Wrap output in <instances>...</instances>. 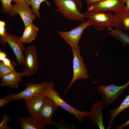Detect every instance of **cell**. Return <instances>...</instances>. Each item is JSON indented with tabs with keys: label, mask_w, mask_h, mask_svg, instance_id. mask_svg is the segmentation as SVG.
<instances>
[{
	"label": "cell",
	"mask_w": 129,
	"mask_h": 129,
	"mask_svg": "<svg viewBox=\"0 0 129 129\" xmlns=\"http://www.w3.org/2000/svg\"><path fill=\"white\" fill-rule=\"evenodd\" d=\"M6 32L5 26L0 27V37H4L5 35Z\"/></svg>",
	"instance_id": "obj_29"
},
{
	"label": "cell",
	"mask_w": 129,
	"mask_h": 129,
	"mask_svg": "<svg viewBox=\"0 0 129 129\" xmlns=\"http://www.w3.org/2000/svg\"><path fill=\"white\" fill-rule=\"evenodd\" d=\"M25 76L23 72H18L15 70L3 76L1 79L0 86H6L12 89L19 87V83L22 81V77Z\"/></svg>",
	"instance_id": "obj_16"
},
{
	"label": "cell",
	"mask_w": 129,
	"mask_h": 129,
	"mask_svg": "<svg viewBox=\"0 0 129 129\" xmlns=\"http://www.w3.org/2000/svg\"><path fill=\"white\" fill-rule=\"evenodd\" d=\"M124 0H102L92 5H88L87 11L105 12L107 11L114 12L125 8Z\"/></svg>",
	"instance_id": "obj_9"
},
{
	"label": "cell",
	"mask_w": 129,
	"mask_h": 129,
	"mask_svg": "<svg viewBox=\"0 0 129 129\" xmlns=\"http://www.w3.org/2000/svg\"><path fill=\"white\" fill-rule=\"evenodd\" d=\"M47 98V97L41 93L30 98L25 100L26 110L30 114H36Z\"/></svg>",
	"instance_id": "obj_15"
},
{
	"label": "cell",
	"mask_w": 129,
	"mask_h": 129,
	"mask_svg": "<svg viewBox=\"0 0 129 129\" xmlns=\"http://www.w3.org/2000/svg\"><path fill=\"white\" fill-rule=\"evenodd\" d=\"M10 120L8 115L7 113L5 114L4 115L2 120L0 124V129H12V128L7 125V123Z\"/></svg>",
	"instance_id": "obj_25"
},
{
	"label": "cell",
	"mask_w": 129,
	"mask_h": 129,
	"mask_svg": "<svg viewBox=\"0 0 129 129\" xmlns=\"http://www.w3.org/2000/svg\"><path fill=\"white\" fill-rule=\"evenodd\" d=\"M115 12L117 22L114 27L129 34V10L125 8Z\"/></svg>",
	"instance_id": "obj_17"
},
{
	"label": "cell",
	"mask_w": 129,
	"mask_h": 129,
	"mask_svg": "<svg viewBox=\"0 0 129 129\" xmlns=\"http://www.w3.org/2000/svg\"><path fill=\"white\" fill-rule=\"evenodd\" d=\"M46 81L39 83H29L22 91L16 94L11 93L9 98L12 101L16 100H27L41 93L46 83Z\"/></svg>",
	"instance_id": "obj_11"
},
{
	"label": "cell",
	"mask_w": 129,
	"mask_h": 129,
	"mask_svg": "<svg viewBox=\"0 0 129 129\" xmlns=\"http://www.w3.org/2000/svg\"><path fill=\"white\" fill-rule=\"evenodd\" d=\"M42 2H45L48 7L50 5L49 2L47 0H26V1L28 4L31 5L33 12L39 19L40 14L39 10L40 4Z\"/></svg>",
	"instance_id": "obj_21"
},
{
	"label": "cell",
	"mask_w": 129,
	"mask_h": 129,
	"mask_svg": "<svg viewBox=\"0 0 129 129\" xmlns=\"http://www.w3.org/2000/svg\"><path fill=\"white\" fill-rule=\"evenodd\" d=\"M22 129H44L47 124L36 114H31L28 117H20L18 119Z\"/></svg>",
	"instance_id": "obj_14"
},
{
	"label": "cell",
	"mask_w": 129,
	"mask_h": 129,
	"mask_svg": "<svg viewBox=\"0 0 129 129\" xmlns=\"http://www.w3.org/2000/svg\"><path fill=\"white\" fill-rule=\"evenodd\" d=\"M129 125V119L123 124L117 126L115 129H123Z\"/></svg>",
	"instance_id": "obj_28"
},
{
	"label": "cell",
	"mask_w": 129,
	"mask_h": 129,
	"mask_svg": "<svg viewBox=\"0 0 129 129\" xmlns=\"http://www.w3.org/2000/svg\"><path fill=\"white\" fill-rule=\"evenodd\" d=\"M2 62L6 66L13 70H14V67L16 65V64L14 61H11L7 57L5 58Z\"/></svg>",
	"instance_id": "obj_27"
},
{
	"label": "cell",
	"mask_w": 129,
	"mask_h": 129,
	"mask_svg": "<svg viewBox=\"0 0 129 129\" xmlns=\"http://www.w3.org/2000/svg\"><path fill=\"white\" fill-rule=\"evenodd\" d=\"M11 93L6 95L4 97L0 99V107H4L8 105L10 102L12 101L11 99L9 98Z\"/></svg>",
	"instance_id": "obj_26"
},
{
	"label": "cell",
	"mask_w": 129,
	"mask_h": 129,
	"mask_svg": "<svg viewBox=\"0 0 129 129\" xmlns=\"http://www.w3.org/2000/svg\"><path fill=\"white\" fill-rule=\"evenodd\" d=\"M15 70L5 65L0 61V78L4 75L9 74Z\"/></svg>",
	"instance_id": "obj_23"
},
{
	"label": "cell",
	"mask_w": 129,
	"mask_h": 129,
	"mask_svg": "<svg viewBox=\"0 0 129 129\" xmlns=\"http://www.w3.org/2000/svg\"><path fill=\"white\" fill-rule=\"evenodd\" d=\"M38 30V28L32 22L25 27L22 35L19 38L23 43H30L35 39Z\"/></svg>",
	"instance_id": "obj_18"
},
{
	"label": "cell",
	"mask_w": 129,
	"mask_h": 129,
	"mask_svg": "<svg viewBox=\"0 0 129 129\" xmlns=\"http://www.w3.org/2000/svg\"><path fill=\"white\" fill-rule=\"evenodd\" d=\"M7 55L0 49V61H3L6 57Z\"/></svg>",
	"instance_id": "obj_30"
},
{
	"label": "cell",
	"mask_w": 129,
	"mask_h": 129,
	"mask_svg": "<svg viewBox=\"0 0 129 129\" xmlns=\"http://www.w3.org/2000/svg\"><path fill=\"white\" fill-rule=\"evenodd\" d=\"M24 52L25 68L23 72L25 76H28L34 74L38 69V57L34 45L26 48Z\"/></svg>",
	"instance_id": "obj_8"
},
{
	"label": "cell",
	"mask_w": 129,
	"mask_h": 129,
	"mask_svg": "<svg viewBox=\"0 0 129 129\" xmlns=\"http://www.w3.org/2000/svg\"><path fill=\"white\" fill-rule=\"evenodd\" d=\"M17 14L20 16L25 27L32 22L37 16L26 2L16 3L13 5L10 16H14Z\"/></svg>",
	"instance_id": "obj_10"
},
{
	"label": "cell",
	"mask_w": 129,
	"mask_h": 129,
	"mask_svg": "<svg viewBox=\"0 0 129 129\" xmlns=\"http://www.w3.org/2000/svg\"><path fill=\"white\" fill-rule=\"evenodd\" d=\"M125 2L126 6L125 8L127 10H129V0H124Z\"/></svg>",
	"instance_id": "obj_32"
},
{
	"label": "cell",
	"mask_w": 129,
	"mask_h": 129,
	"mask_svg": "<svg viewBox=\"0 0 129 129\" xmlns=\"http://www.w3.org/2000/svg\"><path fill=\"white\" fill-rule=\"evenodd\" d=\"M53 0L58 8L56 11L61 13L66 19L84 21V13H81L82 6L81 0Z\"/></svg>",
	"instance_id": "obj_2"
},
{
	"label": "cell",
	"mask_w": 129,
	"mask_h": 129,
	"mask_svg": "<svg viewBox=\"0 0 129 129\" xmlns=\"http://www.w3.org/2000/svg\"><path fill=\"white\" fill-rule=\"evenodd\" d=\"M107 29L110 31L108 32L109 34L119 41L123 47L129 45V33L117 29H113L111 27L108 28Z\"/></svg>",
	"instance_id": "obj_20"
},
{
	"label": "cell",
	"mask_w": 129,
	"mask_h": 129,
	"mask_svg": "<svg viewBox=\"0 0 129 129\" xmlns=\"http://www.w3.org/2000/svg\"><path fill=\"white\" fill-rule=\"evenodd\" d=\"M0 42L3 46L7 43L12 49L18 64L20 65H24L25 57L23 52H24L26 48L19 38L16 35L10 34L6 32L4 37H0Z\"/></svg>",
	"instance_id": "obj_7"
},
{
	"label": "cell",
	"mask_w": 129,
	"mask_h": 129,
	"mask_svg": "<svg viewBox=\"0 0 129 129\" xmlns=\"http://www.w3.org/2000/svg\"><path fill=\"white\" fill-rule=\"evenodd\" d=\"M26 0H13V1L15 3H21L26 2Z\"/></svg>",
	"instance_id": "obj_33"
},
{
	"label": "cell",
	"mask_w": 129,
	"mask_h": 129,
	"mask_svg": "<svg viewBox=\"0 0 129 129\" xmlns=\"http://www.w3.org/2000/svg\"><path fill=\"white\" fill-rule=\"evenodd\" d=\"M129 108V95L126 96L121 104L116 108L108 109V112L110 114L108 121V126L107 129L111 128L113 126L114 120L116 117L123 111Z\"/></svg>",
	"instance_id": "obj_19"
},
{
	"label": "cell",
	"mask_w": 129,
	"mask_h": 129,
	"mask_svg": "<svg viewBox=\"0 0 129 129\" xmlns=\"http://www.w3.org/2000/svg\"><path fill=\"white\" fill-rule=\"evenodd\" d=\"M124 66L129 70V66L126 65ZM129 85V79L125 84L122 86H118L115 84H111L108 86H98L97 91L102 97L104 108H108L115 101Z\"/></svg>",
	"instance_id": "obj_4"
},
{
	"label": "cell",
	"mask_w": 129,
	"mask_h": 129,
	"mask_svg": "<svg viewBox=\"0 0 129 129\" xmlns=\"http://www.w3.org/2000/svg\"><path fill=\"white\" fill-rule=\"evenodd\" d=\"M59 108L52 100L47 97L46 101L36 114L47 125H51L54 121L52 119V115Z\"/></svg>",
	"instance_id": "obj_12"
},
{
	"label": "cell",
	"mask_w": 129,
	"mask_h": 129,
	"mask_svg": "<svg viewBox=\"0 0 129 129\" xmlns=\"http://www.w3.org/2000/svg\"><path fill=\"white\" fill-rule=\"evenodd\" d=\"M104 108L102 100H97L91 106L88 116V121L95 126H98L100 129H105L102 116V111Z\"/></svg>",
	"instance_id": "obj_13"
},
{
	"label": "cell",
	"mask_w": 129,
	"mask_h": 129,
	"mask_svg": "<svg viewBox=\"0 0 129 129\" xmlns=\"http://www.w3.org/2000/svg\"><path fill=\"white\" fill-rule=\"evenodd\" d=\"M73 54L72 78L64 92L65 95L68 91L76 80L79 79H86L89 77L87 67L84 63V59L80 54V48H71Z\"/></svg>",
	"instance_id": "obj_5"
},
{
	"label": "cell",
	"mask_w": 129,
	"mask_h": 129,
	"mask_svg": "<svg viewBox=\"0 0 129 129\" xmlns=\"http://www.w3.org/2000/svg\"><path fill=\"white\" fill-rule=\"evenodd\" d=\"M2 4V8L6 13L9 14L13 6L11 4L13 0H0Z\"/></svg>",
	"instance_id": "obj_24"
},
{
	"label": "cell",
	"mask_w": 129,
	"mask_h": 129,
	"mask_svg": "<svg viewBox=\"0 0 129 129\" xmlns=\"http://www.w3.org/2000/svg\"><path fill=\"white\" fill-rule=\"evenodd\" d=\"M84 16L92 21L93 26L98 31L103 30L107 27L112 28L117 22L115 15L110 13L87 11L84 13Z\"/></svg>",
	"instance_id": "obj_3"
},
{
	"label": "cell",
	"mask_w": 129,
	"mask_h": 129,
	"mask_svg": "<svg viewBox=\"0 0 129 129\" xmlns=\"http://www.w3.org/2000/svg\"><path fill=\"white\" fill-rule=\"evenodd\" d=\"M92 22L88 20L83 21L75 28L68 31H59V36L69 44L71 48H77L80 40L85 29L88 27L92 25Z\"/></svg>",
	"instance_id": "obj_6"
},
{
	"label": "cell",
	"mask_w": 129,
	"mask_h": 129,
	"mask_svg": "<svg viewBox=\"0 0 129 129\" xmlns=\"http://www.w3.org/2000/svg\"><path fill=\"white\" fill-rule=\"evenodd\" d=\"M5 22L1 20L0 21V27L5 26Z\"/></svg>",
	"instance_id": "obj_34"
},
{
	"label": "cell",
	"mask_w": 129,
	"mask_h": 129,
	"mask_svg": "<svg viewBox=\"0 0 129 129\" xmlns=\"http://www.w3.org/2000/svg\"><path fill=\"white\" fill-rule=\"evenodd\" d=\"M102 0H86L87 4L88 5L93 4Z\"/></svg>",
	"instance_id": "obj_31"
},
{
	"label": "cell",
	"mask_w": 129,
	"mask_h": 129,
	"mask_svg": "<svg viewBox=\"0 0 129 129\" xmlns=\"http://www.w3.org/2000/svg\"><path fill=\"white\" fill-rule=\"evenodd\" d=\"M51 125L60 129H75L76 128L74 124H70L66 121L60 119L57 122L54 121Z\"/></svg>",
	"instance_id": "obj_22"
},
{
	"label": "cell",
	"mask_w": 129,
	"mask_h": 129,
	"mask_svg": "<svg viewBox=\"0 0 129 129\" xmlns=\"http://www.w3.org/2000/svg\"><path fill=\"white\" fill-rule=\"evenodd\" d=\"M54 86L52 82H46L41 93L52 100L59 107L73 115L80 123H84L85 118L89 116L90 112L81 111L69 104L61 98L59 93L54 89Z\"/></svg>",
	"instance_id": "obj_1"
}]
</instances>
